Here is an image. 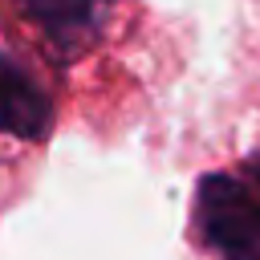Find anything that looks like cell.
<instances>
[{
    "label": "cell",
    "mask_w": 260,
    "mask_h": 260,
    "mask_svg": "<svg viewBox=\"0 0 260 260\" xmlns=\"http://www.w3.org/2000/svg\"><path fill=\"white\" fill-rule=\"evenodd\" d=\"M191 223L219 260H260V199L240 175L211 171L195 183Z\"/></svg>",
    "instance_id": "1"
},
{
    "label": "cell",
    "mask_w": 260,
    "mask_h": 260,
    "mask_svg": "<svg viewBox=\"0 0 260 260\" xmlns=\"http://www.w3.org/2000/svg\"><path fill=\"white\" fill-rule=\"evenodd\" d=\"M61 57H81L106 28L114 0H16Z\"/></svg>",
    "instance_id": "2"
},
{
    "label": "cell",
    "mask_w": 260,
    "mask_h": 260,
    "mask_svg": "<svg viewBox=\"0 0 260 260\" xmlns=\"http://www.w3.org/2000/svg\"><path fill=\"white\" fill-rule=\"evenodd\" d=\"M49 122H53L49 93L32 81V73L16 57L0 49V130L12 138L37 142L49 134Z\"/></svg>",
    "instance_id": "3"
},
{
    "label": "cell",
    "mask_w": 260,
    "mask_h": 260,
    "mask_svg": "<svg viewBox=\"0 0 260 260\" xmlns=\"http://www.w3.org/2000/svg\"><path fill=\"white\" fill-rule=\"evenodd\" d=\"M240 179H244V183H248V187L256 191V199H260V150H256V154H252V158L244 162V171H240Z\"/></svg>",
    "instance_id": "4"
}]
</instances>
